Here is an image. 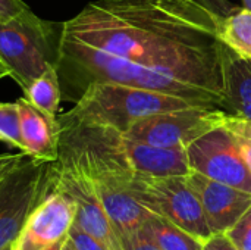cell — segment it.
<instances>
[{"instance_id":"27","label":"cell","mask_w":251,"mask_h":250,"mask_svg":"<svg viewBox=\"0 0 251 250\" xmlns=\"http://www.w3.org/2000/svg\"><path fill=\"white\" fill-rule=\"evenodd\" d=\"M4 77H9V72H7V69L4 68V65L0 62V80L4 78Z\"/></svg>"},{"instance_id":"7","label":"cell","mask_w":251,"mask_h":250,"mask_svg":"<svg viewBox=\"0 0 251 250\" xmlns=\"http://www.w3.org/2000/svg\"><path fill=\"white\" fill-rule=\"evenodd\" d=\"M226 111L216 106H193L151 115L128 127L125 137L157 147H185L221 127Z\"/></svg>"},{"instance_id":"11","label":"cell","mask_w":251,"mask_h":250,"mask_svg":"<svg viewBox=\"0 0 251 250\" xmlns=\"http://www.w3.org/2000/svg\"><path fill=\"white\" fill-rule=\"evenodd\" d=\"M16 103L21 118L22 152L34 159L54 161L57 158L60 139L57 118L44 113L24 96Z\"/></svg>"},{"instance_id":"22","label":"cell","mask_w":251,"mask_h":250,"mask_svg":"<svg viewBox=\"0 0 251 250\" xmlns=\"http://www.w3.org/2000/svg\"><path fill=\"white\" fill-rule=\"evenodd\" d=\"M124 250H160L154 246L140 230L122 239Z\"/></svg>"},{"instance_id":"10","label":"cell","mask_w":251,"mask_h":250,"mask_svg":"<svg viewBox=\"0 0 251 250\" xmlns=\"http://www.w3.org/2000/svg\"><path fill=\"white\" fill-rule=\"evenodd\" d=\"M196 193L212 234L226 233L251 206V193L191 171L185 175Z\"/></svg>"},{"instance_id":"8","label":"cell","mask_w":251,"mask_h":250,"mask_svg":"<svg viewBox=\"0 0 251 250\" xmlns=\"http://www.w3.org/2000/svg\"><path fill=\"white\" fill-rule=\"evenodd\" d=\"M191 171L251 193V172L224 124L187 146Z\"/></svg>"},{"instance_id":"26","label":"cell","mask_w":251,"mask_h":250,"mask_svg":"<svg viewBox=\"0 0 251 250\" xmlns=\"http://www.w3.org/2000/svg\"><path fill=\"white\" fill-rule=\"evenodd\" d=\"M62 250H76L74 248V245L71 243V240L66 237V240L63 242V245H62Z\"/></svg>"},{"instance_id":"12","label":"cell","mask_w":251,"mask_h":250,"mask_svg":"<svg viewBox=\"0 0 251 250\" xmlns=\"http://www.w3.org/2000/svg\"><path fill=\"white\" fill-rule=\"evenodd\" d=\"M125 152L131 168L140 174L185 177L191 172L185 147H157L125 137Z\"/></svg>"},{"instance_id":"20","label":"cell","mask_w":251,"mask_h":250,"mask_svg":"<svg viewBox=\"0 0 251 250\" xmlns=\"http://www.w3.org/2000/svg\"><path fill=\"white\" fill-rule=\"evenodd\" d=\"M68 239L71 240V243L74 245V248L76 250H110L107 246H104L100 240H97L91 234L85 233L84 230H81L75 224L71 227Z\"/></svg>"},{"instance_id":"25","label":"cell","mask_w":251,"mask_h":250,"mask_svg":"<svg viewBox=\"0 0 251 250\" xmlns=\"http://www.w3.org/2000/svg\"><path fill=\"white\" fill-rule=\"evenodd\" d=\"M25 9H28V6L22 0H0V22L21 13Z\"/></svg>"},{"instance_id":"9","label":"cell","mask_w":251,"mask_h":250,"mask_svg":"<svg viewBox=\"0 0 251 250\" xmlns=\"http://www.w3.org/2000/svg\"><path fill=\"white\" fill-rule=\"evenodd\" d=\"M75 203L53 187L49 172V187L29 214L13 250H43L63 243L75 222Z\"/></svg>"},{"instance_id":"21","label":"cell","mask_w":251,"mask_h":250,"mask_svg":"<svg viewBox=\"0 0 251 250\" xmlns=\"http://www.w3.org/2000/svg\"><path fill=\"white\" fill-rule=\"evenodd\" d=\"M187 1L199 4L219 21H224L229 13H232L237 9V6L231 4L229 0H187Z\"/></svg>"},{"instance_id":"23","label":"cell","mask_w":251,"mask_h":250,"mask_svg":"<svg viewBox=\"0 0 251 250\" xmlns=\"http://www.w3.org/2000/svg\"><path fill=\"white\" fill-rule=\"evenodd\" d=\"M28 156L22 152L12 155V153H1L0 155V181L9 175L16 167H19Z\"/></svg>"},{"instance_id":"18","label":"cell","mask_w":251,"mask_h":250,"mask_svg":"<svg viewBox=\"0 0 251 250\" xmlns=\"http://www.w3.org/2000/svg\"><path fill=\"white\" fill-rule=\"evenodd\" d=\"M0 141L22 152L21 118L16 102H0Z\"/></svg>"},{"instance_id":"24","label":"cell","mask_w":251,"mask_h":250,"mask_svg":"<svg viewBox=\"0 0 251 250\" xmlns=\"http://www.w3.org/2000/svg\"><path fill=\"white\" fill-rule=\"evenodd\" d=\"M203 250H238L226 233H215L206 242Z\"/></svg>"},{"instance_id":"3","label":"cell","mask_w":251,"mask_h":250,"mask_svg":"<svg viewBox=\"0 0 251 250\" xmlns=\"http://www.w3.org/2000/svg\"><path fill=\"white\" fill-rule=\"evenodd\" d=\"M60 31L28 9L0 22V62L22 93L49 66L56 65Z\"/></svg>"},{"instance_id":"4","label":"cell","mask_w":251,"mask_h":250,"mask_svg":"<svg viewBox=\"0 0 251 250\" xmlns=\"http://www.w3.org/2000/svg\"><path fill=\"white\" fill-rule=\"evenodd\" d=\"M50 180L54 189L65 193L75 203V225L110 250H124L122 240L107 217L78 153L62 137L59 139L57 158L50 164Z\"/></svg>"},{"instance_id":"19","label":"cell","mask_w":251,"mask_h":250,"mask_svg":"<svg viewBox=\"0 0 251 250\" xmlns=\"http://www.w3.org/2000/svg\"><path fill=\"white\" fill-rule=\"evenodd\" d=\"M226 236L238 250H251V206L226 231Z\"/></svg>"},{"instance_id":"14","label":"cell","mask_w":251,"mask_h":250,"mask_svg":"<svg viewBox=\"0 0 251 250\" xmlns=\"http://www.w3.org/2000/svg\"><path fill=\"white\" fill-rule=\"evenodd\" d=\"M140 231L160 250H203L204 246V240L156 214L149 217Z\"/></svg>"},{"instance_id":"29","label":"cell","mask_w":251,"mask_h":250,"mask_svg":"<svg viewBox=\"0 0 251 250\" xmlns=\"http://www.w3.org/2000/svg\"><path fill=\"white\" fill-rule=\"evenodd\" d=\"M243 1H244V7L251 10V0H243Z\"/></svg>"},{"instance_id":"5","label":"cell","mask_w":251,"mask_h":250,"mask_svg":"<svg viewBox=\"0 0 251 250\" xmlns=\"http://www.w3.org/2000/svg\"><path fill=\"white\" fill-rule=\"evenodd\" d=\"M131 192L150 212L172 221L196 237L206 242L212 236L203 208L185 177H156L134 171Z\"/></svg>"},{"instance_id":"16","label":"cell","mask_w":251,"mask_h":250,"mask_svg":"<svg viewBox=\"0 0 251 250\" xmlns=\"http://www.w3.org/2000/svg\"><path fill=\"white\" fill-rule=\"evenodd\" d=\"M221 41L243 59L251 60V10L237 7L219 25Z\"/></svg>"},{"instance_id":"2","label":"cell","mask_w":251,"mask_h":250,"mask_svg":"<svg viewBox=\"0 0 251 250\" xmlns=\"http://www.w3.org/2000/svg\"><path fill=\"white\" fill-rule=\"evenodd\" d=\"M193 106L212 105L118 83H93L65 115L75 121L107 125L125 133L138 119Z\"/></svg>"},{"instance_id":"15","label":"cell","mask_w":251,"mask_h":250,"mask_svg":"<svg viewBox=\"0 0 251 250\" xmlns=\"http://www.w3.org/2000/svg\"><path fill=\"white\" fill-rule=\"evenodd\" d=\"M35 108L44 113L57 118L62 97V85L56 65L49 66L40 77H37L28 88L22 93Z\"/></svg>"},{"instance_id":"6","label":"cell","mask_w":251,"mask_h":250,"mask_svg":"<svg viewBox=\"0 0 251 250\" xmlns=\"http://www.w3.org/2000/svg\"><path fill=\"white\" fill-rule=\"evenodd\" d=\"M50 164L28 156L0 181V250L16 243L29 214L46 193Z\"/></svg>"},{"instance_id":"1","label":"cell","mask_w":251,"mask_h":250,"mask_svg":"<svg viewBox=\"0 0 251 250\" xmlns=\"http://www.w3.org/2000/svg\"><path fill=\"white\" fill-rule=\"evenodd\" d=\"M222 21L187 0H96L60 27L63 100L93 83L181 96L229 112Z\"/></svg>"},{"instance_id":"17","label":"cell","mask_w":251,"mask_h":250,"mask_svg":"<svg viewBox=\"0 0 251 250\" xmlns=\"http://www.w3.org/2000/svg\"><path fill=\"white\" fill-rule=\"evenodd\" d=\"M224 127L251 172V121L228 112L224 119Z\"/></svg>"},{"instance_id":"30","label":"cell","mask_w":251,"mask_h":250,"mask_svg":"<svg viewBox=\"0 0 251 250\" xmlns=\"http://www.w3.org/2000/svg\"><path fill=\"white\" fill-rule=\"evenodd\" d=\"M13 246H15V245H12V246H7V248H4V249H1V250H13Z\"/></svg>"},{"instance_id":"13","label":"cell","mask_w":251,"mask_h":250,"mask_svg":"<svg viewBox=\"0 0 251 250\" xmlns=\"http://www.w3.org/2000/svg\"><path fill=\"white\" fill-rule=\"evenodd\" d=\"M225 85L229 113L251 121V60L243 59L226 47Z\"/></svg>"},{"instance_id":"28","label":"cell","mask_w":251,"mask_h":250,"mask_svg":"<svg viewBox=\"0 0 251 250\" xmlns=\"http://www.w3.org/2000/svg\"><path fill=\"white\" fill-rule=\"evenodd\" d=\"M62 245L63 243H59V245H54V246H50V248H46L43 250H62Z\"/></svg>"}]
</instances>
